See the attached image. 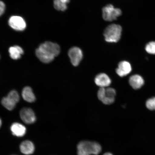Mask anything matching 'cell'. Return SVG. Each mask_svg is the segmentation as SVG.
Returning a JSON list of instances; mask_svg holds the SVG:
<instances>
[{
	"mask_svg": "<svg viewBox=\"0 0 155 155\" xmlns=\"http://www.w3.org/2000/svg\"><path fill=\"white\" fill-rule=\"evenodd\" d=\"M122 28L119 25L112 24L104 30V36L108 42H117L120 39Z\"/></svg>",
	"mask_w": 155,
	"mask_h": 155,
	"instance_id": "obj_2",
	"label": "cell"
},
{
	"mask_svg": "<svg viewBox=\"0 0 155 155\" xmlns=\"http://www.w3.org/2000/svg\"><path fill=\"white\" fill-rule=\"evenodd\" d=\"M121 11L119 8H115L111 5H108L102 9L103 18L104 20L112 21L121 15Z\"/></svg>",
	"mask_w": 155,
	"mask_h": 155,
	"instance_id": "obj_4",
	"label": "cell"
},
{
	"mask_svg": "<svg viewBox=\"0 0 155 155\" xmlns=\"http://www.w3.org/2000/svg\"><path fill=\"white\" fill-rule=\"evenodd\" d=\"M20 116L21 119L27 124H32L36 121V117L34 112L30 108H24L21 110Z\"/></svg>",
	"mask_w": 155,
	"mask_h": 155,
	"instance_id": "obj_8",
	"label": "cell"
},
{
	"mask_svg": "<svg viewBox=\"0 0 155 155\" xmlns=\"http://www.w3.org/2000/svg\"><path fill=\"white\" fill-rule=\"evenodd\" d=\"M5 5L3 2L0 1V16L2 15L5 12Z\"/></svg>",
	"mask_w": 155,
	"mask_h": 155,
	"instance_id": "obj_22",
	"label": "cell"
},
{
	"mask_svg": "<svg viewBox=\"0 0 155 155\" xmlns=\"http://www.w3.org/2000/svg\"><path fill=\"white\" fill-rule=\"evenodd\" d=\"M39 48L55 57L59 55L61 52L59 46L57 44L51 42H45L41 44Z\"/></svg>",
	"mask_w": 155,
	"mask_h": 155,
	"instance_id": "obj_6",
	"label": "cell"
},
{
	"mask_svg": "<svg viewBox=\"0 0 155 155\" xmlns=\"http://www.w3.org/2000/svg\"><path fill=\"white\" fill-rule=\"evenodd\" d=\"M7 97L16 104L19 101V100L18 93L15 91H12L10 92Z\"/></svg>",
	"mask_w": 155,
	"mask_h": 155,
	"instance_id": "obj_21",
	"label": "cell"
},
{
	"mask_svg": "<svg viewBox=\"0 0 155 155\" xmlns=\"http://www.w3.org/2000/svg\"><path fill=\"white\" fill-rule=\"evenodd\" d=\"M96 84L100 88H106L111 84V80L107 74L101 73L98 74L94 79Z\"/></svg>",
	"mask_w": 155,
	"mask_h": 155,
	"instance_id": "obj_10",
	"label": "cell"
},
{
	"mask_svg": "<svg viewBox=\"0 0 155 155\" xmlns=\"http://www.w3.org/2000/svg\"><path fill=\"white\" fill-rule=\"evenodd\" d=\"M78 155H97L102 150L101 147L94 141H83L78 144Z\"/></svg>",
	"mask_w": 155,
	"mask_h": 155,
	"instance_id": "obj_1",
	"label": "cell"
},
{
	"mask_svg": "<svg viewBox=\"0 0 155 155\" xmlns=\"http://www.w3.org/2000/svg\"><path fill=\"white\" fill-rule=\"evenodd\" d=\"M129 83L132 88L134 90L140 89L144 84V78L139 74L132 75L129 79Z\"/></svg>",
	"mask_w": 155,
	"mask_h": 155,
	"instance_id": "obj_11",
	"label": "cell"
},
{
	"mask_svg": "<svg viewBox=\"0 0 155 155\" xmlns=\"http://www.w3.org/2000/svg\"><path fill=\"white\" fill-rule=\"evenodd\" d=\"M54 5L55 9L58 11H64L67 9V5L62 2L60 0H54Z\"/></svg>",
	"mask_w": 155,
	"mask_h": 155,
	"instance_id": "obj_18",
	"label": "cell"
},
{
	"mask_svg": "<svg viewBox=\"0 0 155 155\" xmlns=\"http://www.w3.org/2000/svg\"><path fill=\"white\" fill-rule=\"evenodd\" d=\"M22 96L24 99L28 102H33L36 100L35 97L33 92L32 89L29 87H25L23 89Z\"/></svg>",
	"mask_w": 155,
	"mask_h": 155,
	"instance_id": "obj_16",
	"label": "cell"
},
{
	"mask_svg": "<svg viewBox=\"0 0 155 155\" xmlns=\"http://www.w3.org/2000/svg\"><path fill=\"white\" fill-rule=\"evenodd\" d=\"M20 149L22 153L25 155H30L34 152L35 146L31 141L26 140L21 143Z\"/></svg>",
	"mask_w": 155,
	"mask_h": 155,
	"instance_id": "obj_14",
	"label": "cell"
},
{
	"mask_svg": "<svg viewBox=\"0 0 155 155\" xmlns=\"http://www.w3.org/2000/svg\"><path fill=\"white\" fill-rule=\"evenodd\" d=\"M145 105L147 109L150 111H155V97L147 100L145 103Z\"/></svg>",
	"mask_w": 155,
	"mask_h": 155,
	"instance_id": "obj_19",
	"label": "cell"
},
{
	"mask_svg": "<svg viewBox=\"0 0 155 155\" xmlns=\"http://www.w3.org/2000/svg\"><path fill=\"white\" fill-rule=\"evenodd\" d=\"M145 49L147 53L155 54V41H151L147 44Z\"/></svg>",
	"mask_w": 155,
	"mask_h": 155,
	"instance_id": "obj_20",
	"label": "cell"
},
{
	"mask_svg": "<svg viewBox=\"0 0 155 155\" xmlns=\"http://www.w3.org/2000/svg\"><path fill=\"white\" fill-rule=\"evenodd\" d=\"M116 95L115 89L108 87L100 88L97 93L98 99L106 105H110L115 102Z\"/></svg>",
	"mask_w": 155,
	"mask_h": 155,
	"instance_id": "obj_3",
	"label": "cell"
},
{
	"mask_svg": "<svg viewBox=\"0 0 155 155\" xmlns=\"http://www.w3.org/2000/svg\"><path fill=\"white\" fill-rule=\"evenodd\" d=\"M8 23L12 28L17 31H24L26 27V22L20 16H12L9 19Z\"/></svg>",
	"mask_w": 155,
	"mask_h": 155,
	"instance_id": "obj_7",
	"label": "cell"
},
{
	"mask_svg": "<svg viewBox=\"0 0 155 155\" xmlns=\"http://www.w3.org/2000/svg\"><path fill=\"white\" fill-rule=\"evenodd\" d=\"M132 67L130 64L126 61H121L116 69V73L120 77H123L128 75L132 71Z\"/></svg>",
	"mask_w": 155,
	"mask_h": 155,
	"instance_id": "obj_9",
	"label": "cell"
},
{
	"mask_svg": "<svg viewBox=\"0 0 155 155\" xmlns=\"http://www.w3.org/2000/svg\"><path fill=\"white\" fill-rule=\"evenodd\" d=\"M63 3L67 5V4L69 3L70 2V0H60Z\"/></svg>",
	"mask_w": 155,
	"mask_h": 155,
	"instance_id": "obj_23",
	"label": "cell"
},
{
	"mask_svg": "<svg viewBox=\"0 0 155 155\" xmlns=\"http://www.w3.org/2000/svg\"><path fill=\"white\" fill-rule=\"evenodd\" d=\"M103 155H113L111 153L109 152L106 153Z\"/></svg>",
	"mask_w": 155,
	"mask_h": 155,
	"instance_id": "obj_24",
	"label": "cell"
},
{
	"mask_svg": "<svg viewBox=\"0 0 155 155\" xmlns=\"http://www.w3.org/2000/svg\"><path fill=\"white\" fill-rule=\"evenodd\" d=\"M9 52L10 56L14 60L20 59L21 55L24 54V51L20 46H15L9 48Z\"/></svg>",
	"mask_w": 155,
	"mask_h": 155,
	"instance_id": "obj_15",
	"label": "cell"
},
{
	"mask_svg": "<svg viewBox=\"0 0 155 155\" xmlns=\"http://www.w3.org/2000/svg\"><path fill=\"white\" fill-rule=\"evenodd\" d=\"M36 55L42 63H48L53 61L55 57L38 48L36 50Z\"/></svg>",
	"mask_w": 155,
	"mask_h": 155,
	"instance_id": "obj_12",
	"label": "cell"
},
{
	"mask_svg": "<svg viewBox=\"0 0 155 155\" xmlns=\"http://www.w3.org/2000/svg\"><path fill=\"white\" fill-rule=\"evenodd\" d=\"M2 104L5 108L10 111L14 109L16 104L7 97L3 98L2 100Z\"/></svg>",
	"mask_w": 155,
	"mask_h": 155,
	"instance_id": "obj_17",
	"label": "cell"
},
{
	"mask_svg": "<svg viewBox=\"0 0 155 155\" xmlns=\"http://www.w3.org/2000/svg\"><path fill=\"white\" fill-rule=\"evenodd\" d=\"M11 130L12 134L17 137H22L26 133L25 126L18 123H15L12 125Z\"/></svg>",
	"mask_w": 155,
	"mask_h": 155,
	"instance_id": "obj_13",
	"label": "cell"
},
{
	"mask_svg": "<svg viewBox=\"0 0 155 155\" xmlns=\"http://www.w3.org/2000/svg\"><path fill=\"white\" fill-rule=\"evenodd\" d=\"M2 121L1 119H0V127H1V125H2Z\"/></svg>",
	"mask_w": 155,
	"mask_h": 155,
	"instance_id": "obj_25",
	"label": "cell"
},
{
	"mask_svg": "<svg viewBox=\"0 0 155 155\" xmlns=\"http://www.w3.org/2000/svg\"><path fill=\"white\" fill-rule=\"evenodd\" d=\"M68 56L71 64L75 67L79 65L83 58L82 50L77 47H73L69 50Z\"/></svg>",
	"mask_w": 155,
	"mask_h": 155,
	"instance_id": "obj_5",
	"label": "cell"
}]
</instances>
